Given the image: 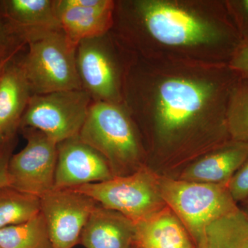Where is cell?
Instances as JSON below:
<instances>
[{"label": "cell", "instance_id": "cell-1", "mask_svg": "<svg viewBox=\"0 0 248 248\" xmlns=\"http://www.w3.org/2000/svg\"><path fill=\"white\" fill-rule=\"evenodd\" d=\"M21 66L33 94L82 89L77 68V46L62 29L29 34Z\"/></svg>", "mask_w": 248, "mask_h": 248}, {"label": "cell", "instance_id": "cell-2", "mask_svg": "<svg viewBox=\"0 0 248 248\" xmlns=\"http://www.w3.org/2000/svg\"><path fill=\"white\" fill-rule=\"evenodd\" d=\"M79 138L107 159L114 176L128 175L141 168L138 135L117 104L93 102Z\"/></svg>", "mask_w": 248, "mask_h": 248}, {"label": "cell", "instance_id": "cell-3", "mask_svg": "<svg viewBox=\"0 0 248 248\" xmlns=\"http://www.w3.org/2000/svg\"><path fill=\"white\" fill-rule=\"evenodd\" d=\"M161 197L190 235L195 246L206 227L239 207L228 186L164 179L159 180Z\"/></svg>", "mask_w": 248, "mask_h": 248}, {"label": "cell", "instance_id": "cell-4", "mask_svg": "<svg viewBox=\"0 0 248 248\" xmlns=\"http://www.w3.org/2000/svg\"><path fill=\"white\" fill-rule=\"evenodd\" d=\"M135 14L156 40L170 46H189L225 42L237 48L238 38L231 27L218 29L188 11L168 3L141 1L133 3Z\"/></svg>", "mask_w": 248, "mask_h": 248}, {"label": "cell", "instance_id": "cell-5", "mask_svg": "<svg viewBox=\"0 0 248 248\" xmlns=\"http://www.w3.org/2000/svg\"><path fill=\"white\" fill-rule=\"evenodd\" d=\"M69 189L91 197L104 208L122 214L134 223L166 206L160 192L159 180L144 168L128 175L114 176L106 182Z\"/></svg>", "mask_w": 248, "mask_h": 248}, {"label": "cell", "instance_id": "cell-6", "mask_svg": "<svg viewBox=\"0 0 248 248\" xmlns=\"http://www.w3.org/2000/svg\"><path fill=\"white\" fill-rule=\"evenodd\" d=\"M93 102L84 89L33 94L19 129L40 130L58 144L79 136Z\"/></svg>", "mask_w": 248, "mask_h": 248}, {"label": "cell", "instance_id": "cell-7", "mask_svg": "<svg viewBox=\"0 0 248 248\" xmlns=\"http://www.w3.org/2000/svg\"><path fill=\"white\" fill-rule=\"evenodd\" d=\"M21 130L27 143L9 160L10 186L41 197L55 187L58 144L40 130Z\"/></svg>", "mask_w": 248, "mask_h": 248}, {"label": "cell", "instance_id": "cell-8", "mask_svg": "<svg viewBox=\"0 0 248 248\" xmlns=\"http://www.w3.org/2000/svg\"><path fill=\"white\" fill-rule=\"evenodd\" d=\"M40 200L53 248H73L79 244L85 225L99 204L73 189L54 188Z\"/></svg>", "mask_w": 248, "mask_h": 248}, {"label": "cell", "instance_id": "cell-9", "mask_svg": "<svg viewBox=\"0 0 248 248\" xmlns=\"http://www.w3.org/2000/svg\"><path fill=\"white\" fill-rule=\"evenodd\" d=\"M214 86L188 79L164 81L158 92L156 123L160 133L170 136L193 122L213 94Z\"/></svg>", "mask_w": 248, "mask_h": 248}, {"label": "cell", "instance_id": "cell-10", "mask_svg": "<svg viewBox=\"0 0 248 248\" xmlns=\"http://www.w3.org/2000/svg\"><path fill=\"white\" fill-rule=\"evenodd\" d=\"M107 33L78 44L77 68L81 87L93 102L117 104L120 99L118 72L108 48Z\"/></svg>", "mask_w": 248, "mask_h": 248}, {"label": "cell", "instance_id": "cell-11", "mask_svg": "<svg viewBox=\"0 0 248 248\" xmlns=\"http://www.w3.org/2000/svg\"><path fill=\"white\" fill-rule=\"evenodd\" d=\"M113 177L107 159L79 136L58 143L54 188H74Z\"/></svg>", "mask_w": 248, "mask_h": 248}, {"label": "cell", "instance_id": "cell-12", "mask_svg": "<svg viewBox=\"0 0 248 248\" xmlns=\"http://www.w3.org/2000/svg\"><path fill=\"white\" fill-rule=\"evenodd\" d=\"M115 6V3L109 0H55L60 27L77 46L81 41L110 31Z\"/></svg>", "mask_w": 248, "mask_h": 248}, {"label": "cell", "instance_id": "cell-13", "mask_svg": "<svg viewBox=\"0 0 248 248\" xmlns=\"http://www.w3.org/2000/svg\"><path fill=\"white\" fill-rule=\"evenodd\" d=\"M17 55L0 76V131L5 140L15 138L21 120L32 97L30 85Z\"/></svg>", "mask_w": 248, "mask_h": 248}, {"label": "cell", "instance_id": "cell-14", "mask_svg": "<svg viewBox=\"0 0 248 248\" xmlns=\"http://www.w3.org/2000/svg\"><path fill=\"white\" fill-rule=\"evenodd\" d=\"M135 223L98 204L85 225L79 244L86 248H132Z\"/></svg>", "mask_w": 248, "mask_h": 248}, {"label": "cell", "instance_id": "cell-15", "mask_svg": "<svg viewBox=\"0 0 248 248\" xmlns=\"http://www.w3.org/2000/svg\"><path fill=\"white\" fill-rule=\"evenodd\" d=\"M0 10L10 29L22 43L29 34L61 29L55 0H2Z\"/></svg>", "mask_w": 248, "mask_h": 248}, {"label": "cell", "instance_id": "cell-16", "mask_svg": "<svg viewBox=\"0 0 248 248\" xmlns=\"http://www.w3.org/2000/svg\"><path fill=\"white\" fill-rule=\"evenodd\" d=\"M248 157V142L232 140L218 151L190 165L182 180L228 186Z\"/></svg>", "mask_w": 248, "mask_h": 248}, {"label": "cell", "instance_id": "cell-17", "mask_svg": "<svg viewBox=\"0 0 248 248\" xmlns=\"http://www.w3.org/2000/svg\"><path fill=\"white\" fill-rule=\"evenodd\" d=\"M135 248H194L190 235L175 214L166 205L135 223Z\"/></svg>", "mask_w": 248, "mask_h": 248}, {"label": "cell", "instance_id": "cell-18", "mask_svg": "<svg viewBox=\"0 0 248 248\" xmlns=\"http://www.w3.org/2000/svg\"><path fill=\"white\" fill-rule=\"evenodd\" d=\"M202 248H248V215L241 208L209 224Z\"/></svg>", "mask_w": 248, "mask_h": 248}, {"label": "cell", "instance_id": "cell-19", "mask_svg": "<svg viewBox=\"0 0 248 248\" xmlns=\"http://www.w3.org/2000/svg\"><path fill=\"white\" fill-rule=\"evenodd\" d=\"M40 213V197L9 186L0 187V229L22 224Z\"/></svg>", "mask_w": 248, "mask_h": 248}, {"label": "cell", "instance_id": "cell-20", "mask_svg": "<svg viewBox=\"0 0 248 248\" xmlns=\"http://www.w3.org/2000/svg\"><path fill=\"white\" fill-rule=\"evenodd\" d=\"M1 248H53L42 213L22 224L0 229Z\"/></svg>", "mask_w": 248, "mask_h": 248}, {"label": "cell", "instance_id": "cell-21", "mask_svg": "<svg viewBox=\"0 0 248 248\" xmlns=\"http://www.w3.org/2000/svg\"><path fill=\"white\" fill-rule=\"evenodd\" d=\"M226 113L227 128L232 140L248 142V79L233 85Z\"/></svg>", "mask_w": 248, "mask_h": 248}, {"label": "cell", "instance_id": "cell-22", "mask_svg": "<svg viewBox=\"0 0 248 248\" xmlns=\"http://www.w3.org/2000/svg\"><path fill=\"white\" fill-rule=\"evenodd\" d=\"M24 46L10 29L0 10V60L17 55Z\"/></svg>", "mask_w": 248, "mask_h": 248}, {"label": "cell", "instance_id": "cell-23", "mask_svg": "<svg viewBox=\"0 0 248 248\" xmlns=\"http://www.w3.org/2000/svg\"><path fill=\"white\" fill-rule=\"evenodd\" d=\"M228 189L236 203L248 199V157L230 181Z\"/></svg>", "mask_w": 248, "mask_h": 248}, {"label": "cell", "instance_id": "cell-24", "mask_svg": "<svg viewBox=\"0 0 248 248\" xmlns=\"http://www.w3.org/2000/svg\"><path fill=\"white\" fill-rule=\"evenodd\" d=\"M229 68L242 79H248V37L242 39L230 61Z\"/></svg>", "mask_w": 248, "mask_h": 248}, {"label": "cell", "instance_id": "cell-25", "mask_svg": "<svg viewBox=\"0 0 248 248\" xmlns=\"http://www.w3.org/2000/svg\"><path fill=\"white\" fill-rule=\"evenodd\" d=\"M15 138L4 142L0 146V187L10 186L8 166L12 156Z\"/></svg>", "mask_w": 248, "mask_h": 248}, {"label": "cell", "instance_id": "cell-26", "mask_svg": "<svg viewBox=\"0 0 248 248\" xmlns=\"http://www.w3.org/2000/svg\"><path fill=\"white\" fill-rule=\"evenodd\" d=\"M232 9L234 11L236 20L241 29V38L248 37V0L232 3Z\"/></svg>", "mask_w": 248, "mask_h": 248}, {"label": "cell", "instance_id": "cell-27", "mask_svg": "<svg viewBox=\"0 0 248 248\" xmlns=\"http://www.w3.org/2000/svg\"><path fill=\"white\" fill-rule=\"evenodd\" d=\"M16 55H14V56L10 57V58H8L6 59H4V60H0V76H1V73H2L3 70L4 69L5 66L7 64L8 62L14 58Z\"/></svg>", "mask_w": 248, "mask_h": 248}, {"label": "cell", "instance_id": "cell-28", "mask_svg": "<svg viewBox=\"0 0 248 248\" xmlns=\"http://www.w3.org/2000/svg\"><path fill=\"white\" fill-rule=\"evenodd\" d=\"M243 203H244V205H243V208L241 210L248 215V199L243 202Z\"/></svg>", "mask_w": 248, "mask_h": 248}, {"label": "cell", "instance_id": "cell-29", "mask_svg": "<svg viewBox=\"0 0 248 248\" xmlns=\"http://www.w3.org/2000/svg\"><path fill=\"white\" fill-rule=\"evenodd\" d=\"M6 141H7V140H5L4 136H3L2 134H1V131H0V145L3 144V143Z\"/></svg>", "mask_w": 248, "mask_h": 248}, {"label": "cell", "instance_id": "cell-30", "mask_svg": "<svg viewBox=\"0 0 248 248\" xmlns=\"http://www.w3.org/2000/svg\"><path fill=\"white\" fill-rule=\"evenodd\" d=\"M135 248L133 247V248Z\"/></svg>", "mask_w": 248, "mask_h": 248}, {"label": "cell", "instance_id": "cell-31", "mask_svg": "<svg viewBox=\"0 0 248 248\" xmlns=\"http://www.w3.org/2000/svg\"><path fill=\"white\" fill-rule=\"evenodd\" d=\"M194 248H196V247Z\"/></svg>", "mask_w": 248, "mask_h": 248}, {"label": "cell", "instance_id": "cell-32", "mask_svg": "<svg viewBox=\"0 0 248 248\" xmlns=\"http://www.w3.org/2000/svg\"><path fill=\"white\" fill-rule=\"evenodd\" d=\"M0 146H1V145H0Z\"/></svg>", "mask_w": 248, "mask_h": 248}, {"label": "cell", "instance_id": "cell-33", "mask_svg": "<svg viewBox=\"0 0 248 248\" xmlns=\"http://www.w3.org/2000/svg\"></svg>", "mask_w": 248, "mask_h": 248}]
</instances>
